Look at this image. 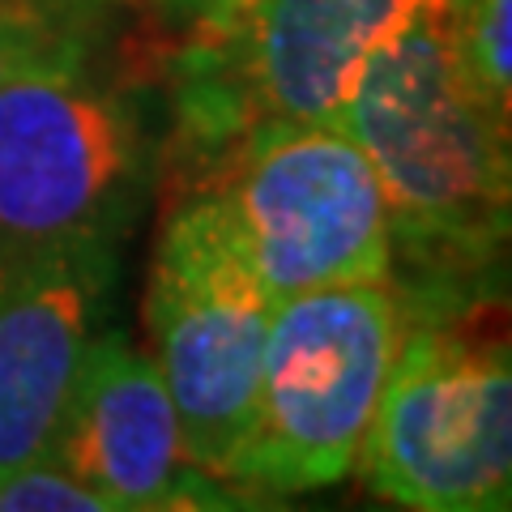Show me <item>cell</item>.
I'll list each match as a JSON object with an SVG mask.
<instances>
[{
  "label": "cell",
  "mask_w": 512,
  "mask_h": 512,
  "mask_svg": "<svg viewBox=\"0 0 512 512\" xmlns=\"http://www.w3.org/2000/svg\"><path fill=\"white\" fill-rule=\"evenodd\" d=\"M342 128L380 175L393 269L414 274L406 299L457 295L512 265V128L470 90L444 0L376 47Z\"/></svg>",
  "instance_id": "obj_1"
},
{
  "label": "cell",
  "mask_w": 512,
  "mask_h": 512,
  "mask_svg": "<svg viewBox=\"0 0 512 512\" xmlns=\"http://www.w3.org/2000/svg\"><path fill=\"white\" fill-rule=\"evenodd\" d=\"M150 175L133 90L69 30L0 77V282L82 248H120Z\"/></svg>",
  "instance_id": "obj_2"
},
{
  "label": "cell",
  "mask_w": 512,
  "mask_h": 512,
  "mask_svg": "<svg viewBox=\"0 0 512 512\" xmlns=\"http://www.w3.org/2000/svg\"><path fill=\"white\" fill-rule=\"evenodd\" d=\"M402 350L355 457L367 495L414 512L512 508V329L487 291L406 299Z\"/></svg>",
  "instance_id": "obj_3"
},
{
  "label": "cell",
  "mask_w": 512,
  "mask_h": 512,
  "mask_svg": "<svg viewBox=\"0 0 512 512\" xmlns=\"http://www.w3.org/2000/svg\"><path fill=\"white\" fill-rule=\"evenodd\" d=\"M427 0H239L180 35L175 133L192 167L256 128L342 124L376 47Z\"/></svg>",
  "instance_id": "obj_4"
},
{
  "label": "cell",
  "mask_w": 512,
  "mask_h": 512,
  "mask_svg": "<svg viewBox=\"0 0 512 512\" xmlns=\"http://www.w3.org/2000/svg\"><path fill=\"white\" fill-rule=\"evenodd\" d=\"M402 333L406 308L389 282L282 295L269 320L261 389L231 487L265 504L338 487L355 474Z\"/></svg>",
  "instance_id": "obj_5"
},
{
  "label": "cell",
  "mask_w": 512,
  "mask_h": 512,
  "mask_svg": "<svg viewBox=\"0 0 512 512\" xmlns=\"http://www.w3.org/2000/svg\"><path fill=\"white\" fill-rule=\"evenodd\" d=\"M188 192L214 201L274 299L393 278L389 201L342 124L256 128L201 163Z\"/></svg>",
  "instance_id": "obj_6"
},
{
  "label": "cell",
  "mask_w": 512,
  "mask_h": 512,
  "mask_svg": "<svg viewBox=\"0 0 512 512\" xmlns=\"http://www.w3.org/2000/svg\"><path fill=\"white\" fill-rule=\"evenodd\" d=\"M274 303L214 201L184 192L150 265V359L180 410L192 466L222 483H231L252 427Z\"/></svg>",
  "instance_id": "obj_7"
},
{
  "label": "cell",
  "mask_w": 512,
  "mask_h": 512,
  "mask_svg": "<svg viewBox=\"0 0 512 512\" xmlns=\"http://www.w3.org/2000/svg\"><path fill=\"white\" fill-rule=\"evenodd\" d=\"M52 457L99 491L107 512L252 504L244 491L192 466L163 372L124 329H99L90 342Z\"/></svg>",
  "instance_id": "obj_8"
},
{
  "label": "cell",
  "mask_w": 512,
  "mask_h": 512,
  "mask_svg": "<svg viewBox=\"0 0 512 512\" xmlns=\"http://www.w3.org/2000/svg\"><path fill=\"white\" fill-rule=\"evenodd\" d=\"M116 274L120 248H82L0 282V474L52 453Z\"/></svg>",
  "instance_id": "obj_9"
},
{
  "label": "cell",
  "mask_w": 512,
  "mask_h": 512,
  "mask_svg": "<svg viewBox=\"0 0 512 512\" xmlns=\"http://www.w3.org/2000/svg\"><path fill=\"white\" fill-rule=\"evenodd\" d=\"M444 22L470 90L512 128V0H444Z\"/></svg>",
  "instance_id": "obj_10"
},
{
  "label": "cell",
  "mask_w": 512,
  "mask_h": 512,
  "mask_svg": "<svg viewBox=\"0 0 512 512\" xmlns=\"http://www.w3.org/2000/svg\"><path fill=\"white\" fill-rule=\"evenodd\" d=\"M0 512H107V504L47 453L0 474Z\"/></svg>",
  "instance_id": "obj_11"
},
{
  "label": "cell",
  "mask_w": 512,
  "mask_h": 512,
  "mask_svg": "<svg viewBox=\"0 0 512 512\" xmlns=\"http://www.w3.org/2000/svg\"><path fill=\"white\" fill-rule=\"evenodd\" d=\"M82 26H64L52 13H43L35 0H0V77L13 73L43 47H52L60 35Z\"/></svg>",
  "instance_id": "obj_12"
},
{
  "label": "cell",
  "mask_w": 512,
  "mask_h": 512,
  "mask_svg": "<svg viewBox=\"0 0 512 512\" xmlns=\"http://www.w3.org/2000/svg\"><path fill=\"white\" fill-rule=\"evenodd\" d=\"M146 5L158 13V22L171 26V30H192L201 22H214L222 18L231 5H239V0H146Z\"/></svg>",
  "instance_id": "obj_13"
},
{
  "label": "cell",
  "mask_w": 512,
  "mask_h": 512,
  "mask_svg": "<svg viewBox=\"0 0 512 512\" xmlns=\"http://www.w3.org/2000/svg\"><path fill=\"white\" fill-rule=\"evenodd\" d=\"M35 5L43 9V13H52L56 22H64V26H90L99 13L111 5V0H35Z\"/></svg>",
  "instance_id": "obj_14"
},
{
  "label": "cell",
  "mask_w": 512,
  "mask_h": 512,
  "mask_svg": "<svg viewBox=\"0 0 512 512\" xmlns=\"http://www.w3.org/2000/svg\"><path fill=\"white\" fill-rule=\"evenodd\" d=\"M478 291H487L491 295V303L500 308V316H504V325L512 329V265L508 269H500V274H491V278H483V282H474Z\"/></svg>",
  "instance_id": "obj_15"
}]
</instances>
